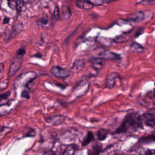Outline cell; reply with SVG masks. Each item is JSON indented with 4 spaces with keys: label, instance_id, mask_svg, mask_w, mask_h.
I'll return each instance as SVG.
<instances>
[{
    "label": "cell",
    "instance_id": "22",
    "mask_svg": "<svg viewBox=\"0 0 155 155\" xmlns=\"http://www.w3.org/2000/svg\"><path fill=\"white\" fill-rule=\"evenodd\" d=\"M138 3L144 5H150V4H155V0H142Z\"/></svg>",
    "mask_w": 155,
    "mask_h": 155
},
{
    "label": "cell",
    "instance_id": "11",
    "mask_svg": "<svg viewBox=\"0 0 155 155\" xmlns=\"http://www.w3.org/2000/svg\"><path fill=\"white\" fill-rule=\"evenodd\" d=\"M64 120L65 118L63 116L55 115L48 118L47 120V123L57 126L61 124Z\"/></svg>",
    "mask_w": 155,
    "mask_h": 155
},
{
    "label": "cell",
    "instance_id": "29",
    "mask_svg": "<svg viewBox=\"0 0 155 155\" xmlns=\"http://www.w3.org/2000/svg\"><path fill=\"white\" fill-rule=\"evenodd\" d=\"M4 69V64L3 63H1L0 64V71H1V73L3 72Z\"/></svg>",
    "mask_w": 155,
    "mask_h": 155
},
{
    "label": "cell",
    "instance_id": "8",
    "mask_svg": "<svg viewBox=\"0 0 155 155\" xmlns=\"http://www.w3.org/2000/svg\"><path fill=\"white\" fill-rule=\"evenodd\" d=\"M99 57L106 60H116L120 59V55L117 54L115 52L109 51H104L100 54Z\"/></svg>",
    "mask_w": 155,
    "mask_h": 155
},
{
    "label": "cell",
    "instance_id": "20",
    "mask_svg": "<svg viewBox=\"0 0 155 155\" xmlns=\"http://www.w3.org/2000/svg\"><path fill=\"white\" fill-rule=\"evenodd\" d=\"M59 16V8L58 7H56L54 9V12H53V15L51 18V20L52 21H55L58 19Z\"/></svg>",
    "mask_w": 155,
    "mask_h": 155
},
{
    "label": "cell",
    "instance_id": "12",
    "mask_svg": "<svg viewBox=\"0 0 155 155\" xmlns=\"http://www.w3.org/2000/svg\"><path fill=\"white\" fill-rule=\"evenodd\" d=\"M117 76V74L114 72L110 73L108 76L106 82V87L109 89H111L114 87Z\"/></svg>",
    "mask_w": 155,
    "mask_h": 155
},
{
    "label": "cell",
    "instance_id": "2",
    "mask_svg": "<svg viewBox=\"0 0 155 155\" xmlns=\"http://www.w3.org/2000/svg\"><path fill=\"white\" fill-rule=\"evenodd\" d=\"M37 77V74L34 71H28L21 73L16 78L14 81V87L16 89L20 87L29 86L33 82Z\"/></svg>",
    "mask_w": 155,
    "mask_h": 155
},
{
    "label": "cell",
    "instance_id": "26",
    "mask_svg": "<svg viewBox=\"0 0 155 155\" xmlns=\"http://www.w3.org/2000/svg\"><path fill=\"white\" fill-rule=\"evenodd\" d=\"M8 80H6L4 81H2L1 83V90L5 89L7 88L8 87Z\"/></svg>",
    "mask_w": 155,
    "mask_h": 155
},
{
    "label": "cell",
    "instance_id": "13",
    "mask_svg": "<svg viewBox=\"0 0 155 155\" xmlns=\"http://www.w3.org/2000/svg\"><path fill=\"white\" fill-rule=\"evenodd\" d=\"M94 140V137L93 133L91 131H88L87 135L83 139L82 142V146L83 147H86L91 142H92Z\"/></svg>",
    "mask_w": 155,
    "mask_h": 155
},
{
    "label": "cell",
    "instance_id": "15",
    "mask_svg": "<svg viewBox=\"0 0 155 155\" xmlns=\"http://www.w3.org/2000/svg\"><path fill=\"white\" fill-rule=\"evenodd\" d=\"M78 146L76 144H71L66 148L63 154L64 155H72V154H75V152H76V150L78 149Z\"/></svg>",
    "mask_w": 155,
    "mask_h": 155
},
{
    "label": "cell",
    "instance_id": "3",
    "mask_svg": "<svg viewBox=\"0 0 155 155\" xmlns=\"http://www.w3.org/2000/svg\"><path fill=\"white\" fill-rule=\"evenodd\" d=\"M25 54L26 50L25 47L24 46H21L17 51L15 57L11 64L8 73L9 77H13L19 70L22 64V60Z\"/></svg>",
    "mask_w": 155,
    "mask_h": 155
},
{
    "label": "cell",
    "instance_id": "27",
    "mask_svg": "<svg viewBox=\"0 0 155 155\" xmlns=\"http://www.w3.org/2000/svg\"><path fill=\"white\" fill-rule=\"evenodd\" d=\"M21 97L23 98L27 99H29L30 97L29 93L27 91H23L21 92Z\"/></svg>",
    "mask_w": 155,
    "mask_h": 155
},
{
    "label": "cell",
    "instance_id": "18",
    "mask_svg": "<svg viewBox=\"0 0 155 155\" xmlns=\"http://www.w3.org/2000/svg\"><path fill=\"white\" fill-rule=\"evenodd\" d=\"M12 130V128L9 127H5V126L2 127L1 130V138L6 136L7 134L11 132Z\"/></svg>",
    "mask_w": 155,
    "mask_h": 155
},
{
    "label": "cell",
    "instance_id": "31",
    "mask_svg": "<svg viewBox=\"0 0 155 155\" xmlns=\"http://www.w3.org/2000/svg\"><path fill=\"white\" fill-rule=\"evenodd\" d=\"M153 97L155 98V83H154V93H153Z\"/></svg>",
    "mask_w": 155,
    "mask_h": 155
},
{
    "label": "cell",
    "instance_id": "10",
    "mask_svg": "<svg viewBox=\"0 0 155 155\" xmlns=\"http://www.w3.org/2000/svg\"><path fill=\"white\" fill-rule=\"evenodd\" d=\"M76 6L80 8L85 10H90L93 8L94 5L90 0H78Z\"/></svg>",
    "mask_w": 155,
    "mask_h": 155
},
{
    "label": "cell",
    "instance_id": "9",
    "mask_svg": "<svg viewBox=\"0 0 155 155\" xmlns=\"http://www.w3.org/2000/svg\"><path fill=\"white\" fill-rule=\"evenodd\" d=\"M93 68L97 70L101 69L104 66L105 60L101 57L92 58L89 60Z\"/></svg>",
    "mask_w": 155,
    "mask_h": 155
},
{
    "label": "cell",
    "instance_id": "7",
    "mask_svg": "<svg viewBox=\"0 0 155 155\" xmlns=\"http://www.w3.org/2000/svg\"><path fill=\"white\" fill-rule=\"evenodd\" d=\"M85 61L83 59L76 60L70 68V71L73 74L79 73L84 68Z\"/></svg>",
    "mask_w": 155,
    "mask_h": 155
},
{
    "label": "cell",
    "instance_id": "23",
    "mask_svg": "<svg viewBox=\"0 0 155 155\" xmlns=\"http://www.w3.org/2000/svg\"><path fill=\"white\" fill-rule=\"evenodd\" d=\"M11 93V91H9L5 92L4 94H2L1 95V97H1V101L2 102L3 100L7 99L10 96Z\"/></svg>",
    "mask_w": 155,
    "mask_h": 155
},
{
    "label": "cell",
    "instance_id": "24",
    "mask_svg": "<svg viewBox=\"0 0 155 155\" xmlns=\"http://www.w3.org/2000/svg\"><path fill=\"white\" fill-rule=\"evenodd\" d=\"M94 6H100L104 3V0H90Z\"/></svg>",
    "mask_w": 155,
    "mask_h": 155
},
{
    "label": "cell",
    "instance_id": "28",
    "mask_svg": "<svg viewBox=\"0 0 155 155\" xmlns=\"http://www.w3.org/2000/svg\"><path fill=\"white\" fill-rule=\"evenodd\" d=\"M147 137L143 138V140H147L150 141H155V136H150L149 137Z\"/></svg>",
    "mask_w": 155,
    "mask_h": 155
},
{
    "label": "cell",
    "instance_id": "6",
    "mask_svg": "<svg viewBox=\"0 0 155 155\" xmlns=\"http://www.w3.org/2000/svg\"><path fill=\"white\" fill-rule=\"evenodd\" d=\"M142 122L147 127H153L155 126V116L153 113L146 112L141 115Z\"/></svg>",
    "mask_w": 155,
    "mask_h": 155
},
{
    "label": "cell",
    "instance_id": "21",
    "mask_svg": "<svg viewBox=\"0 0 155 155\" xmlns=\"http://www.w3.org/2000/svg\"><path fill=\"white\" fill-rule=\"evenodd\" d=\"M23 5H24V4H23V2L21 0H18V1L16 2V8L18 12H21Z\"/></svg>",
    "mask_w": 155,
    "mask_h": 155
},
{
    "label": "cell",
    "instance_id": "14",
    "mask_svg": "<svg viewBox=\"0 0 155 155\" xmlns=\"http://www.w3.org/2000/svg\"><path fill=\"white\" fill-rule=\"evenodd\" d=\"M109 131L107 130L101 129L99 130L97 132V137L100 141H103L107 138Z\"/></svg>",
    "mask_w": 155,
    "mask_h": 155
},
{
    "label": "cell",
    "instance_id": "19",
    "mask_svg": "<svg viewBox=\"0 0 155 155\" xmlns=\"http://www.w3.org/2000/svg\"><path fill=\"white\" fill-rule=\"evenodd\" d=\"M36 135V132L34 129L29 128L24 136V137H33Z\"/></svg>",
    "mask_w": 155,
    "mask_h": 155
},
{
    "label": "cell",
    "instance_id": "32",
    "mask_svg": "<svg viewBox=\"0 0 155 155\" xmlns=\"http://www.w3.org/2000/svg\"><path fill=\"white\" fill-rule=\"evenodd\" d=\"M112 1H117V0H112Z\"/></svg>",
    "mask_w": 155,
    "mask_h": 155
},
{
    "label": "cell",
    "instance_id": "1",
    "mask_svg": "<svg viewBox=\"0 0 155 155\" xmlns=\"http://www.w3.org/2000/svg\"><path fill=\"white\" fill-rule=\"evenodd\" d=\"M143 126L141 115L137 116L136 114L130 113L126 116L123 122L113 132V134L126 133L130 130H136L137 128H140Z\"/></svg>",
    "mask_w": 155,
    "mask_h": 155
},
{
    "label": "cell",
    "instance_id": "4",
    "mask_svg": "<svg viewBox=\"0 0 155 155\" xmlns=\"http://www.w3.org/2000/svg\"><path fill=\"white\" fill-rule=\"evenodd\" d=\"M51 72L53 76L59 78H66L70 75V71L58 66H53L51 69Z\"/></svg>",
    "mask_w": 155,
    "mask_h": 155
},
{
    "label": "cell",
    "instance_id": "16",
    "mask_svg": "<svg viewBox=\"0 0 155 155\" xmlns=\"http://www.w3.org/2000/svg\"><path fill=\"white\" fill-rule=\"evenodd\" d=\"M130 39V37L128 35L122 34L115 38L113 40V41L117 43H123V42H127Z\"/></svg>",
    "mask_w": 155,
    "mask_h": 155
},
{
    "label": "cell",
    "instance_id": "5",
    "mask_svg": "<svg viewBox=\"0 0 155 155\" xmlns=\"http://www.w3.org/2000/svg\"><path fill=\"white\" fill-rule=\"evenodd\" d=\"M147 12H138L135 14H133L130 20L134 22H140L146 20H150L152 15H151V13Z\"/></svg>",
    "mask_w": 155,
    "mask_h": 155
},
{
    "label": "cell",
    "instance_id": "17",
    "mask_svg": "<svg viewBox=\"0 0 155 155\" xmlns=\"http://www.w3.org/2000/svg\"><path fill=\"white\" fill-rule=\"evenodd\" d=\"M131 48L133 50L139 53H141L144 51V48L137 42H133L131 44Z\"/></svg>",
    "mask_w": 155,
    "mask_h": 155
},
{
    "label": "cell",
    "instance_id": "30",
    "mask_svg": "<svg viewBox=\"0 0 155 155\" xmlns=\"http://www.w3.org/2000/svg\"><path fill=\"white\" fill-rule=\"evenodd\" d=\"M10 19L9 18H6L4 19V21H3V23H4V24H7V23H8Z\"/></svg>",
    "mask_w": 155,
    "mask_h": 155
},
{
    "label": "cell",
    "instance_id": "25",
    "mask_svg": "<svg viewBox=\"0 0 155 155\" xmlns=\"http://www.w3.org/2000/svg\"><path fill=\"white\" fill-rule=\"evenodd\" d=\"M101 148L99 146H95L92 149V154H98L101 152Z\"/></svg>",
    "mask_w": 155,
    "mask_h": 155
}]
</instances>
